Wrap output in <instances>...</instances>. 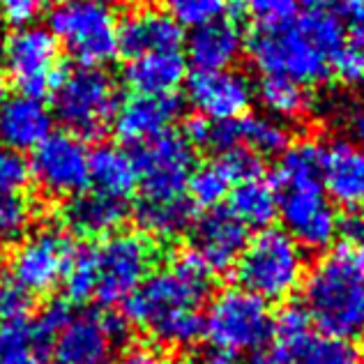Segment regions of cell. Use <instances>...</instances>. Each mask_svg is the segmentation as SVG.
I'll list each match as a JSON object with an SVG mask.
<instances>
[{
    "instance_id": "1",
    "label": "cell",
    "mask_w": 364,
    "mask_h": 364,
    "mask_svg": "<svg viewBox=\"0 0 364 364\" xmlns=\"http://www.w3.org/2000/svg\"><path fill=\"white\" fill-rule=\"evenodd\" d=\"M213 274L194 249L180 252L124 300V318L161 346H194L205 337L200 309L213 293Z\"/></svg>"
},
{
    "instance_id": "2",
    "label": "cell",
    "mask_w": 364,
    "mask_h": 364,
    "mask_svg": "<svg viewBox=\"0 0 364 364\" xmlns=\"http://www.w3.org/2000/svg\"><path fill=\"white\" fill-rule=\"evenodd\" d=\"M346 42L341 16L318 3L279 26H256L247 40V53L263 76H286L304 88L328 81Z\"/></svg>"
},
{
    "instance_id": "3",
    "label": "cell",
    "mask_w": 364,
    "mask_h": 364,
    "mask_svg": "<svg viewBox=\"0 0 364 364\" xmlns=\"http://www.w3.org/2000/svg\"><path fill=\"white\" fill-rule=\"evenodd\" d=\"M284 231L304 252H325L339 237V217L323 189V146L304 139L286 148L274 171Z\"/></svg>"
},
{
    "instance_id": "4",
    "label": "cell",
    "mask_w": 364,
    "mask_h": 364,
    "mask_svg": "<svg viewBox=\"0 0 364 364\" xmlns=\"http://www.w3.org/2000/svg\"><path fill=\"white\" fill-rule=\"evenodd\" d=\"M157 247L141 231H116L74 254L65 277L74 302L120 304L150 277Z\"/></svg>"
},
{
    "instance_id": "5",
    "label": "cell",
    "mask_w": 364,
    "mask_h": 364,
    "mask_svg": "<svg viewBox=\"0 0 364 364\" xmlns=\"http://www.w3.org/2000/svg\"><path fill=\"white\" fill-rule=\"evenodd\" d=\"M302 306L321 334L364 341V263L350 245L325 254L304 274Z\"/></svg>"
},
{
    "instance_id": "6",
    "label": "cell",
    "mask_w": 364,
    "mask_h": 364,
    "mask_svg": "<svg viewBox=\"0 0 364 364\" xmlns=\"http://www.w3.org/2000/svg\"><path fill=\"white\" fill-rule=\"evenodd\" d=\"M233 267L240 289L258 295L267 304L282 302L304 282L306 252L284 228L270 226L249 237Z\"/></svg>"
},
{
    "instance_id": "7",
    "label": "cell",
    "mask_w": 364,
    "mask_h": 364,
    "mask_svg": "<svg viewBox=\"0 0 364 364\" xmlns=\"http://www.w3.org/2000/svg\"><path fill=\"white\" fill-rule=\"evenodd\" d=\"M53 116L79 139H97L109 129L118 107L116 81L102 67L76 65L53 85Z\"/></svg>"
},
{
    "instance_id": "8",
    "label": "cell",
    "mask_w": 364,
    "mask_h": 364,
    "mask_svg": "<svg viewBox=\"0 0 364 364\" xmlns=\"http://www.w3.org/2000/svg\"><path fill=\"white\" fill-rule=\"evenodd\" d=\"M270 304L240 286L219 291L203 314L205 337L215 350L226 355L261 350L272 337Z\"/></svg>"
},
{
    "instance_id": "9",
    "label": "cell",
    "mask_w": 364,
    "mask_h": 364,
    "mask_svg": "<svg viewBox=\"0 0 364 364\" xmlns=\"http://www.w3.org/2000/svg\"><path fill=\"white\" fill-rule=\"evenodd\" d=\"M49 33L83 67H104L118 55V18L100 3H60L49 16Z\"/></svg>"
},
{
    "instance_id": "10",
    "label": "cell",
    "mask_w": 364,
    "mask_h": 364,
    "mask_svg": "<svg viewBox=\"0 0 364 364\" xmlns=\"http://www.w3.org/2000/svg\"><path fill=\"white\" fill-rule=\"evenodd\" d=\"M127 321L100 309H70L49 339L51 364H116Z\"/></svg>"
},
{
    "instance_id": "11",
    "label": "cell",
    "mask_w": 364,
    "mask_h": 364,
    "mask_svg": "<svg viewBox=\"0 0 364 364\" xmlns=\"http://www.w3.org/2000/svg\"><path fill=\"white\" fill-rule=\"evenodd\" d=\"M76 249L70 235L60 228L42 226L26 233L9 258L12 284L31 298L55 291L65 282Z\"/></svg>"
},
{
    "instance_id": "12",
    "label": "cell",
    "mask_w": 364,
    "mask_h": 364,
    "mask_svg": "<svg viewBox=\"0 0 364 364\" xmlns=\"http://www.w3.org/2000/svg\"><path fill=\"white\" fill-rule=\"evenodd\" d=\"M139 200H176L187 196V182L196 168L194 148L178 132H166L143 146H136Z\"/></svg>"
},
{
    "instance_id": "13",
    "label": "cell",
    "mask_w": 364,
    "mask_h": 364,
    "mask_svg": "<svg viewBox=\"0 0 364 364\" xmlns=\"http://www.w3.org/2000/svg\"><path fill=\"white\" fill-rule=\"evenodd\" d=\"M0 55L7 76L23 95L42 97L44 92L53 90L63 74L58 42L49 28L37 23L16 28L12 35L5 37Z\"/></svg>"
},
{
    "instance_id": "14",
    "label": "cell",
    "mask_w": 364,
    "mask_h": 364,
    "mask_svg": "<svg viewBox=\"0 0 364 364\" xmlns=\"http://www.w3.org/2000/svg\"><path fill=\"white\" fill-rule=\"evenodd\" d=\"M28 173L42 194L72 198L90 185V150L70 132H51L33 150Z\"/></svg>"
},
{
    "instance_id": "15",
    "label": "cell",
    "mask_w": 364,
    "mask_h": 364,
    "mask_svg": "<svg viewBox=\"0 0 364 364\" xmlns=\"http://www.w3.org/2000/svg\"><path fill=\"white\" fill-rule=\"evenodd\" d=\"M256 97L249 76L228 67L217 72H194L187 79V102L196 116L210 122H226L242 118Z\"/></svg>"
},
{
    "instance_id": "16",
    "label": "cell",
    "mask_w": 364,
    "mask_h": 364,
    "mask_svg": "<svg viewBox=\"0 0 364 364\" xmlns=\"http://www.w3.org/2000/svg\"><path fill=\"white\" fill-rule=\"evenodd\" d=\"M180 111L182 102L176 92H132L124 100H118L111 124L122 143L143 146V143L171 132L173 122L180 118Z\"/></svg>"
},
{
    "instance_id": "17",
    "label": "cell",
    "mask_w": 364,
    "mask_h": 364,
    "mask_svg": "<svg viewBox=\"0 0 364 364\" xmlns=\"http://www.w3.org/2000/svg\"><path fill=\"white\" fill-rule=\"evenodd\" d=\"M194 252L210 265V270H231L249 242V228L231 210H205L191 224Z\"/></svg>"
},
{
    "instance_id": "18",
    "label": "cell",
    "mask_w": 364,
    "mask_h": 364,
    "mask_svg": "<svg viewBox=\"0 0 364 364\" xmlns=\"http://www.w3.org/2000/svg\"><path fill=\"white\" fill-rule=\"evenodd\" d=\"M323 189L332 203L348 213L364 210V146L332 141L323 146Z\"/></svg>"
},
{
    "instance_id": "19",
    "label": "cell",
    "mask_w": 364,
    "mask_h": 364,
    "mask_svg": "<svg viewBox=\"0 0 364 364\" xmlns=\"http://www.w3.org/2000/svg\"><path fill=\"white\" fill-rule=\"evenodd\" d=\"M182 28L157 7H136L118 23V53L127 60L155 51L182 49Z\"/></svg>"
},
{
    "instance_id": "20",
    "label": "cell",
    "mask_w": 364,
    "mask_h": 364,
    "mask_svg": "<svg viewBox=\"0 0 364 364\" xmlns=\"http://www.w3.org/2000/svg\"><path fill=\"white\" fill-rule=\"evenodd\" d=\"M237 146L252 150L258 157H279L291 146V134L282 120L254 113L226 122H213L210 148L226 152Z\"/></svg>"
},
{
    "instance_id": "21",
    "label": "cell",
    "mask_w": 364,
    "mask_h": 364,
    "mask_svg": "<svg viewBox=\"0 0 364 364\" xmlns=\"http://www.w3.org/2000/svg\"><path fill=\"white\" fill-rule=\"evenodd\" d=\"M53 129V113L35 95H14L0 104V146L14 152L35 150Z\"/></svg>"
},
{
    "instance_id": "22",
    "label": "cell",
    "mask_w": 364,
    "mask_h": 364,
    "mask_svg": "<svg viewBox=\"0 0 364 364\" xmlns=\"http://www.w3.org/2000/svg\"><path fill=\"white\" fill-rule=\"evenodd\" d=\"M129 215L127 200L102 194L97 189H83L60 210L65 228L79 237H107L120 231L122 222Z\"/></svg>"
},
{
    "instance_id": "23",
    "label": "cell",
    "mask_w": 364,
    "mask_h": 364,
    "mask_svg": "<svg viewBox=\"0 0 364 364\" xmlns=\"http://www.w3.org/2000/svg\"><path fill=\"white\" fill-rule=\"evenodd\" d=\"M245 49V35L233 18H217L191 31L187 40V63L196 72H217L233 67Z\"/></svg>"
},
{
    "instance_id": "24",
    "label": "cell",
    "mask_w": 364,
    "mask_h": 364,
    "mask_svg": "<svg viewBox=\"0 0 364 364\" xmlns=\"http://www.w3.org/2000/svg\"><path fill=\"white\" fill-rule=\"evenodd\" d=\"M187 76V58L182 49L176 51H155L139 55L129 60L124 70V81L129 83L134 92H152L168 95L185 83Z\"/></svg>"
},
{
    "instance_id": "25",
    "label": "cell",
    "mask_w": 364,
    "mask_h": 364,
    "mask_svg": "<svg viewBox=\"0 0 364 364\" xmlns=\"http://www.w3.org/2000/svg\"><path fill=\"white\" fill-rule=\"evenodd\" d=\"M228 210L254 231L270 228L279 217V194L274 182L265 176L237 182L228 194Z\"/></svg>"
},
{
    "instance_id": "26",
    "label": "cell",
    "mask_w": 364,
    "mask_h": 364,
    "mask_svg": "<svg viewBox=\"0 0 364 364\" xmlns=\"http://www.w3.org/2000/svg\"><path fill=\"white\" fill-rule=\"evenodd\" d=\"M90 185L113 198L127 200L136 191L134 157L118 146H100L90 152Z\"/></svg>"
},
{
    "instance_id": "27",
    "label": "cell",
    "mask_w": 364,
    "mask_h": 364,
    "mask_svg": "<svg viewBox=\"0 0 364 364\" xmlns=\"http://www.w3.org/2000/svg\"><path fill=\"white\" fill-rule=\"evenodd\" d=\"M136 219L141 233L157 240H176L182 233H187L194 224V205L191 200L176 198V200H139Z\"/></svg>"
},
{
    "instance_id": "28",
    "label": "cell",
    "mask_w": 364,
    "mask_h": 364,
    "mask_svg": "<svg viewBox=\"0 0 364 364\" xmlns=\"http://www.w3.org/2000/svg\"><path fill=\"white\" fill-rule=\"evenodd\" d=\"M256 95L265 111H270L274 118L282 120H298L311 111L309 90L298 81L286 79V76H263Z\"/></svg>"
},
{
    "instance_id": "29",
    "label": "cell",
    "mask_w": 364,
    "mask_h": 364,
    "mask_svg": "<svg viewBox=\"0 0 364 364\" xmlns=\"http://www.w3.org/2000/svg\"><path fill=\"white\" fill-rule=\"evenodd\" d=\"M49 343L35 321L0 325V364H42Z\"/></svg>"
},
{
    "instance_id": "30",
    "label": "cell",
    "mask_w": 364,
    "mask_h": 364,
    "mask_svg": "<svg viewBox=\"0 0 364 364\" xmlns=\"http://www.w3.org/2000/svg\"><path fill=\"white\" fill-rule=\"evenodd\" d=\"M233 187L235 180L217 157L215 161H205V164L194 168V173L187 182V198L196 208L215 210L228 198Z\"/></svg>"
},
{
    "instance_id": "31",
    "label": "cell",
    "mask_w": 364,
    "mask_h": 364,
    "mask_svg": "<svg viewBox=\"0 0 364 364\" xmlns=\"http://www.w3.org/2000/svg\"><path fill=\"white\" fill-rule=\"evenodd\" d=\"M295 364H362L355 343L334 339L314 330L291 353H286Z\"/></svg>"
},
{
    "instance_id": "32",
    "label": "cell",
    "mask_w": 364,
    "mask_h": 364,
    "mask_svg": "<svg viewBox=\"0 0 364 364\" xmlns=\"http://www.w3.org/2000/svg\"><path fill=\"white\" fill-rule=\"evenodd\" d=\"M314 330V323L302 304H286L272 318V337L277 341L274 348H279L282 353H291Z\"/></svg>"
},
{
    "instance_id": "33",
    "label": "cell",
    "mask_w": 364,
    "mask_h": 364,
    "mask_svg": "<svg viewBox=\"0 0 364 364\" xmlns=\"http://www.w3.org/2000/svg\"><path fill=\"white\" fill-rule=\"evenodd\" d=\"M231 0H166L164 12L173 18L180 28H196L224 18Z\"/></svg>"
},
{
    "instance_id": "34",
    "label": "cell",
    "mask_w": 364,
    "mask_h": 364,
    "mask_svg": "<svg viewBox=\"0 0 364 364\" xmlns=\"http://www.w3.org/2000/svg\"><path fill=\"white\" fill-rule=\"evenodd\" d=\"M33 222V203L23 191L0 194V245L21 240Z\"/></svg>"
},
{
    "instance_id": "35",
    "label": "cell",
    "mask_w": 364,
    "mask_h": 364,
    "mask_svg": "<svg viewBox=\"0 0 364 364\" xmlns=\"http://www.w3.org/2000/svg\"><path fill=\"white\" fill-rule=\"evenodd\" d=\"M334 74L343 83H364V18L355 21V28L350 31V35H346V42H343L337 63H334Z\"/></svg>"
},
{
    "instance_id": "36",
    "label": "cell",
    "mask_w": 364,
    "mask_h": 364,
    "mask_svg": "<svg viewBox=\"0 0 364 364\" xmlns=\"http://www.w3.org/2000/svg\"><path fill=\"white\" fill-rule=\"evenodd\" d=\"M256 26H279L300 12L298 0H233Z\"/></svg>"
},
{
    "instance_id": "37",
    "label": "cell",
    "mask_w": 364,
    "mask_h": 364,
    "mask_svg": "<svg viewBox=\"0 0 364 364\" xmlns=\"http://www.w3.org/2000/svg\"><path fill=\"white\" fill-rule=\"evenodd\" d=\"M31 180L21 152L0 146V194H18Z\"/></svg>"
},
{
    "instance_id": "38",
    "label": "cell",
    "mask_w": 364,
    "mask_h": 364,
    "mask_svg": "<svg viewBox=\"0 0 364 364\" xmlns=\"http://www.w3.org/2000/svg\"><path fill=\"white\" fill-rule=\"evenodd\" d=\"M219 161H222L228 173H231L235 185L242 180H252V178L263 176V157L254 155L252 150H247L242 146L231 148L226 152H219Z\"/></svg>"
},
{
    "instance_id": "39",
    "label": "cell",
    "mask_w": 364,
    "mask_h": 364,
    "mask_svg": "<svg viewBox=\"0 0 364 364\" xmlns=\"http://www.w3.org/2000/svg\"><path fill=\"white\" fill-rule=\"evenodd\" d=\"M33 298L14 284H0V325L31 318Z\"/></svg>"
},
{
    "instance_id": "40",
    "label": "cell",
    "mask_w": 364,
    "mask_h": 364,
    "mask_svg": "<svg viewBox=\"0 0 364 364\" xmlns=\"http://www.w3.org/2000/svg\"><path fill=\"white\" fill-rule=\"evenodd\" d=\"M46 0H0V21L16 28L35 26L44 14Z\"/></svg>"
},
{
    "instance_id": "41",
    "label": "cell",
    "mask_w": 364,
    "mask_h": 364,
    "mask_svg": "<svg viewBox=\"0 0 364 364\" xmlns=\"http://www.w3.org/2000/svg\"><path fill=\"white\" fill-rule=\"evenodd\" d=\"M116 364H171V362L155 343H134V346L120 353Z\"/></svg>"
},
{
    "instance_id": "42",
    "label": "cell",
    "mask_w": 364,
    "mask_h": 364,
    "mask_svg": "<svg viewBox=\"0 0 364 364\" xmlns=\"http://www.w3.org/2000/svg\"><path fill=\"white\" fill-rule=\"evenodd\" d=\"M210 134H213V122L205 120L203 116H194L185 122L182 127V136L191 148H205L210 146Z\"/></svg>"
},
{
    "instance_id": "43",
    "label": "cell",
    "mask_w": 364,
    "mask_h": 364,
    "mask_svg": "<svg viewBox=\"0 0 364 364\" xmlns=\"http://www.w3.org/2000/svg\"><path fill=\"white\" fill-rule=\"evenodd\" d=\"M180 364H231V355H226L222 350L208 348V350H194L189 355L182 358Z\"/></svg>"
},
{
    "instance_id": "44",
    "label": "cell",
    "mask_w": 364,
    "mask_h": 364,
    "mask_svg": "<svg viewBox=\"0 0 364 364\" xmlns=\"http://www.w3.org/2000/svg\"><path fill=\"white\" fill-rule=\"evenodd\" d=\"M242 364H295V362L279 348H267V350L261 348L256 353H249Z\"/></svg>"
},
{
    "instance_id": "45",
    "label": "cell",
    "mask_w": 364,
    "mask_h": 364,
    "mask_svg": "<svg viewBox=\"0 0 364 364\" xmlns=\"http://www.w3.org/2000/svg\"><path fill=\"white\" fill-rule=\"evenodd\" d=\"M348 132H350V141L360 143L364 146V102L360 107H355L350 111V118H348Z\"/></svg>"
},
{
    "instance_id": "46",
    "label": "cell",
    "mask_w": 364,
    "mask_h": 364,
    "mask_svg": "<svg viewBox=\"0 0 364 364\" xmlns=\"http://www.w3.org/2000/svg\"><path fill=\"white\" fill-rule=\"evenodd\" d=\"M5 97H7V83H5V74L0 72V104H3Z\"/></svg>"
},
{
    "instance_id": "47",
    "label": "cell",
    "mask_w": 364,
    "mask_h": 364,
    "mask_svg": "<svg viewBox=\"0 0 364 364\" xmlns=\"http://www.w3.org/2000/svg\"><path fill=\"white\" fill-rule=\"evenodd\" d=\"M90 3H100V5H104V7H113V5L124 3V0H90Z\"/></svg>"
},
{
    "instance_id": "48",
    "label": "cell",
    "mask_w": 364,
    "mask_h": 364,
    "mask_svg": "<svg viewBox=\"0 0 364 364\" xmlns=\"http://www.w3.org/2000/svg\"><path fill=\"white\" fill-rule=\"evenodd\" d=\"M358 245H360V252H358V256L362 258V263H364V237H362V240H360Z\"/></svg>"
},
{
    "instance_id": "49",
    "label": "cell",
    "mask_w": 364,
    "mask_h": 364,
    "mask_svg": "<svg viewBox=\"0 0 364 364\" xmlns=\"http://www.w3.org/2000/svg\"><path fill=\"white\" fill-rule=\"evenodd\" d=\"M0 284H3V258H0Z\"/></svg>"
},
{
    "instance_id": "50",
    "label": "cell",
    "mask_w": 364,
    "mask_h": 364,
    "mask_svg": "<svg viewBox=\"0 0 364 364\" xmlns=\"http://www.w3.org/2000/svg\"><path fill=\"white\" fill-rule=\"evenodd\" d=\"M3 42H5V37H3V31H0V51H3Z\"/></svg>"
},
{
    "instance_id": "51",
    "label": "cell",
    "mask_w": 364,
    "mask_h": 364,
    "mask_svg": "<svg viewBox=\"0 0 364 364\" xmlns=\"http://www.w3.org/2000/svg\"><path fill=\"white\" fill-rule=\"evenodd\" d=\"M58 3H72V0H58Z\"/></svg>"
}]
</instances>
